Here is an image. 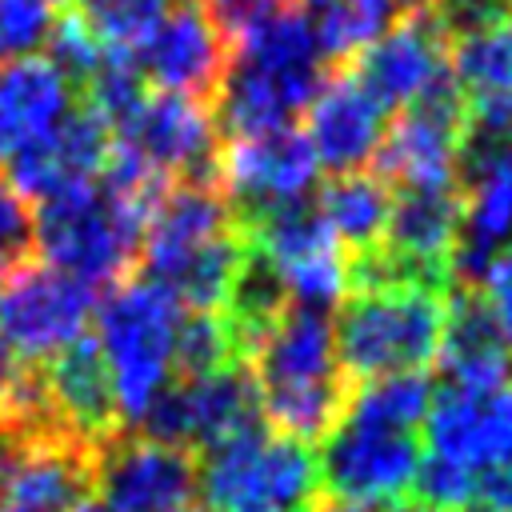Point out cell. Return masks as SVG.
Listing matches in <instances>:
<instances>
[{
	"mask_svg": "<svg viewBox=\"0 0 512 512\" xmlns=\"http://www.w3.org/2000/svg\"><path fill=\"white\" fill-rule=\"evenodd\" d=\"M232 52L216 88V128L228 140L292 128L324 84L320 44L304 8L280 0L228 32Z\"/></svg>",
	"mask_w": 512,
	"mask_h": 512,
	"instance_id": "obj_1",
	"label": "cell"
},
{
	"mask_svg": "<svg viewBox=\"0 0 512 512\" xmlns=\"http://www.w3.org/2000/svg\"><path fill=\"white\" fill-rule=\"evenodd\" d=\"M140 260L144 276L168 288L184 312H224L248 260V240L220 184H168L144 216Z\"/></svg>",
	"mask_w": 512,
	"mask_h": 512,
	"instance_id": "obj_2",
	"label": "cell"
},
{
	"mask_svg": "<svg viewBox=\"0 0 512 512\" xmlns=\"http://www.w3.org/2000/svg\"><path fill=\"white\" fill-rule=\"evenodd\" d=\"M260 416L288 440H324L348 404L328 312L284 308L244 352Z\"/></svg>",
	"mask_w": 512,
	"mask_h": 512,
	"instance_id": "obj_3",
	"label": "cell"
},
{
	"mask_svg": "<svg viewBox=\"0 0 512 512\" xmlns=\"http://www.w3.org/2000/svg\"><path fill=\"white\" fill-rule=\"evenodd\" d=\"M156 196H136L104 176L32 208L36 260L88 284H120L140 256L144 216Z\"/></svg>",
	"mask_w": 512,
	"mask_h": 512,
	"instance_id": "obj_4",
	"label": "cell"
},
{
	"mask_svg": "<svg viewBox=\"0 0 512 512\" xmlns=\"http://www.w3.org/2000/svg\"><path fill=\"white\" fill-rule=\"evenodd\" d=\"M184 308L148 276L112 284L96 304V348L112 384L120 424H140L156 396L176 380V336Z\"/></svg>",
	"mask_w": 512,
	"mask_h": 512,
	"instance_id": "obj_5",
	"label": "cell"
},
{
	"mask_svg": "<svg viewBox=\"0 0 512 512\" xmlns=\"http://www.w3.org/2000/svg\"><path fill=\"white\" fill-rule=\"evenodd\" d=\"M448 292L424 284L352 288L332 320L336 364L344 380H380L424 372L444 336Z\"/></svg>",
	"mask_w": 512,
	"mask_h": 512,
	"instance_id": "obj_6",
	"label": "cell"
},
{
	"mask_svg": "<svg viewBox=\"0 0 512 512\" xmlns=\"http://www.w3.org/2000/svg\"><path fill=\"white\" fill-rule=\"evenodd\" d=\"M320 464L308 444L264 424L204 448L196 488L212 512H316Z\"/></svg>",
	"mask_w": 512,
	"mask_h": 512,
	"instance_id": "obj_7",
	"label": "cell"
},
{
	"mask_svg": "<svg viewBox=\"0 0 512 512\" xmlns=\"http://www.w3.org/2000/svg\"><path fill=\"white\" fill-rule=\"evenodd\" d=\"M248 252L276 276L288 308L328 312L352 292V256L336 244L316 212V200L268 212L244 224Z\"/></svg>",
	"mask_w": 512,
	"mask_h": 512,
	"instance_id": "obj_8",
	"label": "cell"
},
{
	"mask_svg": "<svg viewBox=\"0 0 512 512\" xmlns=\"http://www.w3.org/2000/svg\"><path fill=\"white\" fill-rule=\"evenodd\" d=\"M96 312V292L32 256L12 264L0 280V340L8 352L40 368L88 336V320Z\"/></svg>",
	"mask_w": 512,
	"mask_h": 512,
	"instance_id": "obj_9",
	"label": "cell"
},
{
	"mask_svg": "<svg viewBox=\"0 0 512 512\" xmlns=\"http://www.w3.org/2000/svg\"><path fill=\"white\" fill-rule=\"evenodd\" d=\"M92 488V444L60 428L0 424V512H76Z\"/></svg>",
	"mask_w": 512,
	"mask_h": 512,
	"instance_id": "obj_10",
	"label": "cell"
},
{
	"mask_svg": "<svg viewBox=\"0 0 512 512\" xmlns=\"http://www.w3.org/2000/svg\"><path fill=\"white\" fill-rule=\"evenodd\" d=\"M112 144L136 156L164 184L216 180L220 128L208 100L144 92L132 112L112 128Z\"/></svg>",
	"mask_w": 512,
	"mask_h": 512,
	"instance_id": "obj_11",
	"label": "cell"
},
{
	"mask_svg": "<svg viewBox=\"0 0 512 512\" xmlns=\"http://www.w3.org/2000/svg\"><path fill=\"white\" fill-rule=\"evenodd\" d=\"M256 424H264V416L244 364H228L204 376H176L140 420L148 440H160L180 452H204Z\"/></svg>",
	"mask_w": 512,
	"mask_h": 512,
	"instance_id": "obj_12",
	"label": "cell"
},
{
	"mask_svg": "<svg viewBox=\"0 0 512 512\" xmlns=\"http://www.w3.org/2000/svg\"><path fill=\"white\" fill-rule=\"evenodd\" d=\"M460 240L452 276L476 288L484 268L512 248V128L492 136L464 132L460 156Z\"/></svg>",
	"mask_w": 512,
	"mask_h": 512,
	"instance_id": "obj_13",
	"label": "cell"
},
{
	"mask_svg": "<svg viewBox=\"0 0 512 512\" xmlns=\"http://www.w3.org/2000/svg\"><path fill=\"white\" fill-rule=\"evenodd\" d=\"M316 176L320 164L300 128H276V132L228 140L216 160V184L228 196L240 228L268 212L308 204Z\"/></svg>",
	"mask_w": 512,
	"mask_h": 512,
	"instance_id": "obj_14",
	"label": "cell"
},
{
	"mask_svg": "<svg viewBox=\"0 0 512 512\" xmlns=\"http://www.w3.org/2000/svg\"><path fill=\"white\" fill-rule=\"evenodd\" d=\"M124 52L144 88L152 84V92L212 100L224 80L232 40L200 0H180Z\"/></svg>",
	"mask_w": 512,
	"mask_h": 512,
	"instance_id": "obj_15",
	"label": "cell"
},
{
	"mask_svg": "<svg viewBox=\"0 0 512 512\" xmlns=\"http://www.w3.org/2000/svg\"><path fill=\"white\" fill-rule=\"evenodd\" d=\"M320 480L348 504H380L392 500L416 480L420 444L416 432L368 424L356 416H340L336 428L324 436L320 452Z\"/></svg>",
	"mask_w": 512,
	"mask_h": 512,
	"instance_id": "obj_16",
	"label": "cell"
},
{
	"mask_svg": "<svg viewBox=\"0 0 512 512\" xmlns=\"http://www.w3.org/2000/svg\"><path fill=\"white\" fill-rule=\"evenodd\" d=\"M464 156V108L456 88L400 108L376 152L380 176L400 192H432L460 184Z\"/></svg>",
	"mask_w": 512,
	"mask_h": 512,
	"instance_id": "obj_17",
	"label": "cell"
},
{
	"mask_svg": "<svg viewBox=\"0 0 512 512\" xmlns=\"http://www.w3.org/2000/svg\"><path fill=\"white\" fill-rule=\"evenodd\" d=\"M428 444L472 476L512 468V380L444 384L428 404Z\"/></svg>",
	"mask_w": 512,
	"mask_h": 512,
	"instance_id": "obj_18",
	"label": "cell"
},
{
	"mask_svg": "<svg viewBox=\"0 0 512 512\" xmlns=\"http://www.w3.org/2000/svg\"><path fill=\"white\" fill-rule=\"evenodd\" d=\"M96 488L108 512H188L196 460L148 436H112L96 448Z\"/></svg>",
	"mask_w": 512,
	"mask_h": 512,
	"instance_id": "obj_19",
	"label": "cell"
},
{
	"mask_svg": "<svg viewBox=\"0 0 512 512\" xmlns=\"http://www.w3.org/2000/svg\"><path fill=\"white\" fill-rule=\"evenodd\" d=\"M352 72L380 100V108H412L452 88L448 40L432 12L400 16L376 44L356 56Z\"/></svg>",
	"mask_w": 512,
	"mask_h": 512,
	"instance_id": "obj_20",
	"label": "cell"
},
{
	"mask_svg": "<svg viewBox=\"0 0 512 512\" xmlns=\"http://www.w3.org/2000/svg\"><path fill=\"white\" fill-rule=\"evenodd\" d=\"M300 132H304L316 164L328 168L332 176L368 172V164H376V152L388 132V108H380V100L360 84V76L352 68H340V72L324 76L320 92L304 108Z\"/></svg>",
	"mask_w": 512,
	"mask_h": 512,
	"instance_id": "obj_21",
	"label": "cell"
},
{
	"mask_svg": "<svg viewBox=\"0 0 512 512\" xmlns=\"http://www.w3.org/2000/svg\"><path fill=\"white\" fill-rule=\"evenodd\" d=\"M448 40V76L464 108V132L512 128V16L472 24Z\"/></svg>",
	"mask_w": 512,
	"mask_h": 512,
	"instance_id": "obj_22",
	"label": "cell"
},
{
	"mask_svg": "<svg viewBox=\"0 0 512 512\" xmlns=\"http://www.w3.org/2000/svg\"><path fill=\"white\" fill-rule=\"evenodd\" d=\"M80 88L52 56H24L0 64V168L48 140L76 108Z\"/></svg>",
	"mask_w": 512,
	"mask_h": 512,
	"instance_id": "obj_23",
	"label": "cell"
},
{
	"mask_svg": "<svg viewBox=\"0 0 512 512\" xmlns=\"http://www.w3.org/2000/svg\"><path fill=\"white\" fill-rule=\"evenodd\" d=\"M112 152V132L108 124L80 100V108L36 148L16 156L8 164V180L20 188V196L36 208L52 196H64L72 188H84L100 180L104 164Z\"/></svg>",
	"mask_w": 512,
	"mask_h": 512,
	"instance_id": "obj_24",
	"label": "cell"
},
{
	"mask_svg": "<svg viewBox=\"0 0 512 512\" xmlns=\"http://www.w3.org/2000/svg\"><path fill=\"white\" fill-rule=\"evenodd\" d=\"M36 372H40L48 412L68 436H76L92 448L120 436V412H116L112 384H108V372H104L92 332L80 336L72 348H64L56 360L40 364Z\"/></svg>",
	"mask_w": 512,
	"mask_h": 512,
	"instance_id": "obj_25",
	"label": "cell"
},
{
	"mask_svg": "<svg viewBox=\"0 0 512 512\" xmlns=\"http://www.w3.org/2000/svg\"><path fill=\"white\" fill-rule=\"evenodd\" d=\"M436 360L444 368V384L484 388V384L508 380V356H504L500 332L476 288H460L456 296H448V316H444Z\"/></svg>",
	"mask_w": 512,
	"mask_h": 512,
	"instance_id": "obj_26",
	"label": "cell"
},
{
	"mask_svg": "<svg viewBox=\"0 0 512 512\" xmlns=\"http://www.w3.org/2000/svg\"><path fill=\"white\" fill-rule=\"evenodd\" d=\"M392 184L380 172H348V176H332L320 192V220L328 224V232L336 236V244L344 252H372L384 240L388 216H392Z\"/></svg>",
	"mask_w": 512,
	"mask_h": 512,
	"instance_id": "obj_27",
	"label": "cell"
},
{
	"mask_svg": "<svg viewBox=\"0 0 512 512\" xmlns=\"http://www.w3.org/2000/svg\"><path fill=\"white\" fill-rule=\"evenodd\" d=\"M400 12L404 8L396 0H328L324 8H316V20H312L320 56L328 60L360 56L400 20Z\"/></svg>",
	"mask_w": 512,
	"mask_h": 512,
	"instance_id": "obj_28",
	"label": "cell"
},
{
	"mask_svg": "<svg viewBox=\"0 0 512 512\" xmlns=\"http://www.w3.org/2000/svg\"><path fill=\"white\" fill-rule=\"evenodd\" d=\"M428 404H432L428 376L424 372H400V376H380V380H364V384L348 388L344 416L400 428V432H416V424H424V416H428Z\"/></svg>",
	"mask_w": 512,
	"mask_h": 512,
	"instance_id": "obj_29",
	"label": "cell"
},
{
	"mask_svg": "<svg viewBox=\"0 0 512 512\" xmlns=\"http://www.w3.org/2000/svg\"><path fill=\"white\" fill-rule=\"evenodd\" d=\"M76 20L108 48H132L180 0H72Z\"/></svg>",
	"mask_w": 512,
	"mask_h": 512,
	"instance_id": "obj_30",
	"label": "cell"
},
{
	"mask_svg": "<svg viewBox=\"0 0 512 512\" xmlns=\"http://www.w3.org/2000/svg\"><path fill=\"white\" fill-rule=\"evenodd\" d=\"M64 0H0V64L40 56L56 32Z\"/></svg>",
	"mask_w": 512,
	"mask_h": 512,
	"instance_id": "obj_31",
	"label": "cell"
},
{
	"mask_svg": "<svg viewBox=\"0 0 512 512\" xmlns=\"http://www.w3.org/2000/svg\"><path fill=\"white\" fill-rule=\"evenodd\" d=\"M476 480H480V476H472L468 468H460V464H452V460L428 452V456L420 460L412 484H416V492H420L424 504L448 512V508H460V504H468V500L476 496Z\"/></svg>",
	"mask_w": 512,
	"mask_h": 512,
	"instance_id": "obj_32",
	"label": "cell"
},
{
	"mask_svg": "<svg viewBox=\"0 0 512 512\" xmlns=\"http://www.w3.org/2000/svg\"><path fill=\"white\" fill-rule=\"evenodd\" d=\"M32 248V204L20 196V188L0 172V260L20 264Z\"/></svg>",
	"mask_w": 512,
	"mask_h": 512,
	"instance_id": "obj_33",
	"label": "cell"
},
{
	"mask_svg": "<svg viewBox=\"0 0 512 512\" xmlns=\"http://www.w3.org/2000/svg\"><path fill=\"white\" fill-rule=\"evenodd\" d=\"M476 292L484 296V304L492 312V324L500 332V344H504V356H508V368H512V248H504L484 268Z\"/></svg>",
	"mask_w": 512,
	"mask_h": 512,
	"instance_id": "obj_34",
	"label": "cell"
},
{
	"mask_svg": "<svg viewBox=\"0 0 512 512\" xmlns=\"http://www.w3.org/2000/svg\"><path fill=\"white\" fill-rule=\"evenodd\" d=\"M228 32L232 28H240L244 20H252V16H260L264 8H272V4H280V0H200Z\"/></svg>",
	"mask_w": 512,
	"mask_h": 512,
	"instance_id": "obj_35",
	"label": "cell"
},
{
	"mask_svg": "<svg viewBox=\"0 0 512 512\" xmlns=\"http://www.w3.org/2000/svg\"><path fill=\"white\" fill-rule=\"evenodd\" d=\"M476 492H480V500H484L488 512H512V468L484 472L476 480Z\"/></svg>",
	"mask_w": 512,
	"mask_h": 512,
	"instance_id": "obj_36",
	"label": "cell"
},
{
	"mask_svg": "<svg viewBox=\"0 0 512 512\" xmlns=\"http://www.w3.org/2000/svg\"><path fill=\"white\" fill-rule=\"evenodd\" d=\"M20 360L8 352V344L0 340V416H4V408H8V400H12V388H16V380H20Z\"/></svg>",
	"mask_w": 512,
	"mask_h": 512,
	"instance_id": "obj_37",
	"label": "cell"
},
{
	"mask_svg": "<svg viewBox=\"0 0 512 512\" xmlns=\"http://www.w3.org/2000/svg\"><path fill=\"white\" fill-rule=\"evenodd\" d=\"M316 512H368V508L348 504V500H320V504H316Z\"/></svg>",
	"mask_w": 512,
	"mask_h": 512,
	"instance_id": "obj_38",
	"label": "cell"
},
{
	"mask_svg": "<svg viewBox=\"0 0 512 512\" xmlns=\"http://www.w3.org/2000/svg\"><path fill=\"white\" fill-rule=\"evenodd\" d=\"M388 512H440V508H432V504H424V500H396Z\"/></svg>",
	"mask_w": 512,
	"mask_h": 512,
	"instance_id": "obj_39",
	"label": "cell"
},
{
	"mask_svg": "<svg viewBox=\"0 0 512 512\" xmlns=\"http://www.w3.org/2000/svg\"><path fill=\"white\" fill-rule=\"evenodd\" d=\"M400 8H416V12H424V8H432V4H440V0H396Z\"/></svg>",
	"mask_w": 512,
	"mask_h": 512,
	"instance_id": "obj_40",
	"label": "cell"
},
{
	"mask_svg": "<svg viewBox=\"0 0 512 512\" xmlns=\"http://www.w3.org/2000/svg\"><path fill=\"white\" fill-rule=\"evenodd\" d=\"M324 4H328V0H296V8H304V12H308V8L316 12V8H324Z\"/></svg>",
	"mask_w": 512,
	"mask_h": 512,
	"instance_id": "obj_41",
	"label": "cell"
},
{
	"mask_svg": "<svg viewBox=\"0 0 512 512\" xmlns=\"http://www.w3.org/2000/svg\"><path fill=\"white\" fill-rule=\"evenodd\" d=\"M8 268H12V264H4V260H0V280H4V272H8Z\"/></svg>",
	"mask_w": 512,
	"mask_h": 512,
	"instance_id": "obj_42",
	"label": "cell"
},
{
	"mask_svg": "<svg viewBox=\"0 0 512 512\" xmlns=\"http://www.w3.org/2000/svg\"><path fill=\"white\" fill-rule=\"evenodd\" d=\"M472 512H488V508H472Z\"/></svg>",
	"mask_w": 512,
	"mask_h": 512,
	"instance_id": "obj_43",
	"label": "cell"
}]
</instances>
